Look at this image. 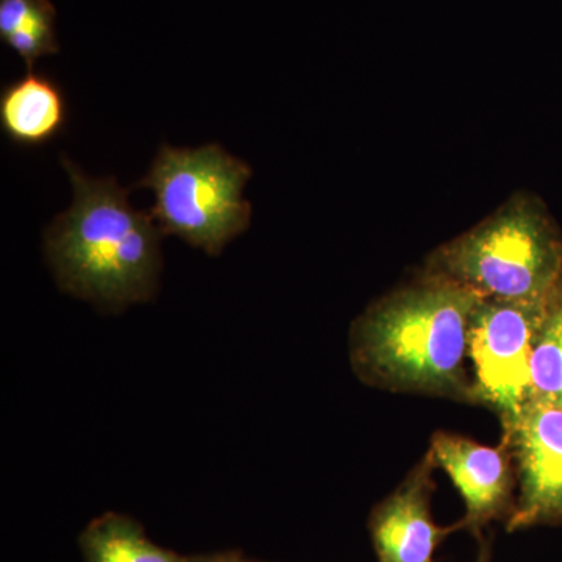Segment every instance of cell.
Wrapping results in <instances>:
<instances>
[{"label": "cell", "mask_w": 562, "mask_h": 562, "mask_svg": "<svg viewBox=\"0 0 562 562\" xmlns=\"http://www.w3.org/2000/svg\"><path fill=\"white\" fill-rule=\"evenodd\" d=\"M72 205L44 236L47 261L63 291L121 310L149 301L161 268L160 228L150 213L136 211L113 177L91 179L66 155Z\"/></svg>", "instance_id": "6da1fadb"}, {"label": "cell", "mask_w": 562, "mask_h": 562, "mask_svg": "<svg viewBox=\"0 0 562 562\" xmlns=\"http://www.w3.org/2000/svg\"><path fill=\"white\" fill-rule=\"evenodd\" d=\"M482 295L428 277L394 292L355 325L353 364L369 382L472 402L469 324Z\"/></svg>", "instance_id": "7a4b0ae2"}, {"label": "cell", "mask_w": 562, "mask_h": 562, "mask_svg": "<svg viewBox=\"0 0 562 562\" xmlns=\"http://www.w3.org/2000/svg\"><path fill=\"white\" fill-rule=\"evenodd\" d=\"M428 277L453 281L483 299L541 302L562 281V238L546 206L517 194L460 238L439 247Z\"/></svg>", "instance_id": "3957f363"}, {"label": "cell", "mask_w": 562, "mask_h": 562, "mask_svg": "<svg viewBox=\"0 0 562 562\" xmlns=\"http://www.w3.org/2000/svg\"><path fill=\"white\" fill-rule=\"evenodd\" d=\"M251 171L220 144L177 149L162 144L136 188L155 192L149 210L161 235H176L210 255H220L250 225L243 191Z\"/></svg>", "instance_id": "277c9868"}, {"label": "cell", "mask_w": 562, "mask_h": 562, "mask_svg": "<svg viewBox=\"0 0 562 562\" xmlns=\"http://www.w3.org/2000/svg\"><path fill=\"white\" fill-rule=\"evenodd\" d=\"M552 295V294H550ZM547 302L482 299L469 324L472 402L497 414L503 435L532 397L531 357Z\"/></svg>", "instance_id": "5b68a950"}, {"label": "cell", "mask_w": 562, "mask_h": 562, "mask_svg": "<svg viewBox=\"0 0 562 562\" xmlns=\"http://www.w3.org/2000/svg\"><path fill=\"white\" fill-rule=\"evenodd\" d=\"M503 442L516 458L520 483L506 528L562 524V406L531 397Z\"/></svg>", "instance_id": "8992f818"}, {"label": "cell", "mask_w": 562, "mask_h": 562, "mask_svg": "<svg viewBox=\"0 0 562 562\" xmlns=\"http://www.w3.org/2000/svg\"><path fill=\"white\" fill-rule=\"evenodd\" d=\"M509 452L505 442L487 447L449 432L432 438V460L449 473L464 502L465 514L458 527L480 535L492 520L509 519L516 505Z\"/></svg>", "instance_id": "52a82bcc"}, {"label": "cell", "mask_w": 562, "mask_h": 562, "mask_svg": "<svg viewBox=\"0 0 562 562\" xmlns=\"http://www.w3.org/2000/svg\"><path fill=\"white\" fill-rule=\"evenodd\" d=\"M431 453L417 465L408 479L372 512L369 520L373 549L379 562H432L439 543L454 527H438L432 520L430 497Z\"/></svg>", "instance_id": "ba28073f"}, {"label": "cell", "mask_w": 562, "mask_h": 562, "mask_svg": "<svg viewBox=\"0 0 562 562\" xmlns=\"http://www.w3.org/2000/svg\"><path fill=\"white\" fill-rule=\"evenodd\" d=\"M68 102L60 85L33 69L0 92V128L22 147H40L65 131Z\"/></svg>", "instance_id": "9c48e42d"}, {"label": "cell", "mask_w": 562, "mask_h": 562, "mask_svg": "<svg viewBox=\"0 0 562 562\" xmlns=\"http://www.w3.org/2000/svg\"><path fill=\"white\" fill-rule=\"evenodd\" d=\"M80 550L87 562H187L188 557L151 542L131 517L102 514L81 531Z\"/></svg>", "instance_id": "30bf717a"}, {"label": "cell", "mask_w": 562, "mask_h": 562, "mask_svg": "<svg viewBox=\"0 0 562 562\" xmlns=\"http://www.w3.org/2000/svg\"><path fill=\"white\" fill-rule=\"evenodd\" d=\"M55 18L50 0H0V40L33 69L38 58L60 50Z\"/></svg>", "instance_id": "8fae6325"}, {"label": "cell", "mask_w": 562, "mask_h": 562, "mask_svg": "<svg viewBox=\"0 0 562 562\" xmlns=\"http://www.w3.org/2000/svg\"><path fill=\"white\" fill-rule=\"evenodd\" d=\"M532 397L562 406V281L547 302L531 357Z\"/></svg>", "instance_id": "7c38bea8"}, {"label": "cell", "mask_w": 562, "mask_h": 562, "mask_svg": "<svg viewBox=\"0 0 562 562\" xmlns=\"http://www.w3.org/2000/svg\"><path fill=\"white\" fill-rule=\"evenodd\" d=\"M187 562H261L250 560L239 552H220L210 554H198V557H188Z\"/></svg>", "instance_id": "4fadbf2b"}, {"label": "cell", "mask_w": 562, "mask_h": 562, "mask_svg": "<svg viewBox=\"0 0 562 562\" xmlns=\"http://www.w3.org/2000/svg\"><path fill=\"white\" fill-rule=\"evenodd\" d=\"M475 562H491V543L486 539H482L479 558H476Z\"/></svg>", "instance_id": "5bb4252c"}]
</instances>
